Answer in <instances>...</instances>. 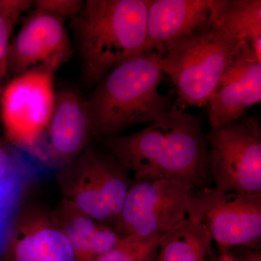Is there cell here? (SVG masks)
Here are the masks:
<instances>
[{
	"label": "cell",
	"instance_id": "277c9868",
	"mask_svg": "<svg viewBox=\"0 0 261 261\" xmlns=\"http://www.w3.org/2000/svg\"><path fill=\"white\" fill-rule=\"evenodd\" d=\"M235 39L212 21L180 38L160 58L163 73L176 87L180 109L207 106L211 94L239 47Z\"/></svg>",
	"mask_w": 261,
	"mask_h": 261
},
{
	"label": "cell",
	"instance_id": "ba28073f",
	"mask_svg": "<svg viewBox=\"0 0 261 261\" xmlns=\"http://www.w3.org/2000/svg\"><path fill=\"white\" fill-rule=\"evenodd\" d=\"M195 191L177 182L133 179L115 230L122 238L162 236L185 219Z\"/></svg>",
	"mask_w": 261,
	"mask_h": 261
},
{
	"label": "cell",
	"instance_id": "ac0fdd59",
	"mask_svg": "<svg viewBox=\"0 0 261 261\" xmlns=\"http://www.w3.org/2000/svg\"><path fill=\"white\" fill-rule=\"evenodd\" d=\"M53 212L71 247L74 261H95L92 240L99 223L64 199Z\"/></svg>",
	"mask_w": 261,
	"mask_h": 261
},
{
	"label": "cell",
	"instance_id": "6da1fadb",
	"mask_svg": "<svg viewBox=\"0 0 261 261\" xmlns=\"http://www.w3.org/2000/svg\"><path fill=\"white\" fill-rule=\"evenodd\" d=\"M202 118L174 105L143 129L102 139L103 145L133 173V179L166 180L200 190L211 178Z\"/></svg>",
	"mask_w": 261,
	"mask_h": 261
},
{
	"label": "cell",
	"instance_id": "30bf717a",
	"mask_svg": "<svg viewBox=\"0 0 261 261\" xmlns=\"http://www.w3.org/2000/svg\"><path fill=\"white\" fill-rule=\"evenodd\" d=\"M64 21L47 12L34 10L10 46L7 74L15 78L38 70L55 74L73 53Z\"/></svg>",
	"mask_w": 261,
	"mask_h": 261
},
{
	"label": "cell",
	"instance_id": "603a6c76",
	"mask_svg": "<svg viewBox=\"0 0 261 261\" xmlns=\"http://www.w3.org/2000/svg\"><path fill=\"white\" fill-rule=\"evenodd\" d=\"M33 6H35V1L0 0V16L12 32L20 15Z\"/></svg>",
	"mask_w": 261,
	"mask_h": 261
},
{
	"label": "cell",
	"instance_id": "5b68a950",
	"mask_svg": "<svg viewBox=\"0 0 261 261\" xmlns=\"http://www.w3.org/2000/svg\"><path fill=\"white\" fill-rule=\"evenodd\" d=\"M54 73L33 70L3 87L0 116L7 142L39 159V145L54 108Z\"/></svg>",
	"mask_w": 261,
	"mask_h": 261
},
{
	"label": "cell",
	"instance_id": "8992f818",
	"mask_svg": "<svg viewBox=\"0 0 261 261\" xmlns=\"http://www.w3.org/2000/svg\"><path fill=\"white\" fill-rule=\"evenodd\" d=\"M187 214L219 245L222 253L231 247L255 248L260 245L261 193L205 187L194 192Z\"/></svg>",
	"mask_w": 261,
	"mask_h": 261
},
{
	"label": "cell",
	"instance_id": "7a4b0ae2",
	"mask_svg": "<svg viewBox=\"0 0 261 261\" xmlns=\"http://www.w3.org/2000/svg\"><path fill=\"white\" fill-rule=\"evenodd\" d=\"M149 0H87L71 20L84 80L97 85L145 51Z\"/></svg>",
	"mask_w": 261,
	"mask_h": 261
},
{
	"label": "cell",
	"instance_id": "2e32d148",
	"mask_svg": "<svg viewBox=\"0 0 261 261\" xmlns=\"http://www.w3.org/2000/svg\"><path fill=\"white\" fill-rule=\"evenodd\" d=\"M210 20L231 37L250 44L261 60L260 0H212Z\"/></svg>",
	"mask_w": 261,
	"mask_h": 261
},
{
	"label": "cell",
	"instance_id": "3957f363",
	"mask_svg": "<svg viewBox=\"0 0 261 261\" xmlns=\"http://www.w3.org/2000/svg\"><path fill=\"white\" fill-rule=\"evenodd\" d=\"M161 56L144 51L111 70L87 99L94 136L121 135L135 125L149 123L174 106L172 96L161 94Z\"/></svg>",
	"mask_w": 261,
	"mask_h": 261
},
{
	"label": "cell",
	"instance_id": "d4e9b609",
	"mask_svg": "<svg viewBox=\"0 0 261 261\" xmlns=\"http://www.w3.org/2000/svg\"><path fill=\"white\" fill-rule=\"evenodd\" d=\"M212 261H238V259L230 255L228 252H224L219 258L214 259Z\"/></svg>",
	"mask_w": 261,
	"mask_h": 261
},
{
	"label": "cell",
	"instance_id": "44dd1931",
	"mask_svg": "<svg viewBox=\"0 0 261 261\" xmlns=\"http://www.w3.org/2000/svg\"><path fill=\"white\" fill-rule=\"evenodd\" d=\"M84 3L82 0H37L35 6L36 9L47 12L63 20H73L80 14Z\"/></svg>",
	"mask_w": 261,
	"mask_h": 261
},
{
	"label": "cell",
	"instance_id": "ffe728a7",
	"mask_svg": "<svg viewBox=\"0 0 261 261\" xmlns=\"http://www.w3.org/2000/svg\"><path fill=\"white\" fill-rule=\"evenodd\" d=\"M13 148L0 139V187L23 188L22 162Z\"/></svg>",
	"mask_w": 261,
	"mask_h": 261
},
{
	"label": "cell",
	"instance_id": "52a82bcc",
	"mask_svg": "<svg viewBox=\"0 0 261 261\" xmlns=\"http://www.w3.org/2000/svg\"><path fill=\"white\" fill-rule=\"evenodd\" d=\"M205 138L211 147V176L216 188L243 194L261 193V128L253 117H243Z\"/></svg>",
	"mask_w": 261,
	"mask_h": 261
},
{
	"label": "cell",
	"instance_id": "9c48e42d",
	"mask_svg": "<svg viewBox=\"0 0 261 261\" xmlns=\"http://www.w3.org/2000/svg\"><path fill=\"white\" fill-rule=\"evenodd\" d=\"M0 261H74L53 211L20 202L0 242Z\"/></svg>",
	"mask_w": 261,
	"mask_h": 261
},
{
	"label": "cell",
	"instance_id": "4fadbf2b",
	"mask_svg": "<svg viewBox=\"0 0 261 261\" xmlns=\"http://www.w3.org/2000/svg\"><path fill=\"white\" fill-rule=\"evenodd\" d=\"M212 0H149L145 51L160 56L180 38L210 21Z\"/></svg>",
	"mask_w": 261,
	"mask_h": 261
},
{
	"label": "cell",
	"instance_id": "e0dca14e",
	"mask_svg": "<svg viewBox=\"0 0 261 261\" xmlns=\"http://www.w3.org/2000/svg\"><path fill=\"white\" fill-rule=\"evenodd\" d=\"M212 242L203 228L183 219L161 236L157 261H212Z\"/></svg>",
	"mask_w": 261,
	"mask_h": 261
},
{
	"label": "cell",
	"instance_id": "8fae6325",
	"mask_svg": "<svg viewBox=\"0 0 261 261\" xmlns=\"http://www.w3.org/2000/svg\"><path fill=\"white\" fill-rule=\"evenodd\" d=\"M93 137L87 100L74 89H59L39 142L38 160L61 167L82 154Z\"/></svg>",
	"mask_w": 261,
	"mask_h": 261
},
{
	"label": "cell",
	"instance_id": "7402d4cb",
	"mask_svg": "<svg viewBox=\"0 0 261 261\" xmlns=\"http://www.w3.org/2000/svg\"><path fill=\"white\" fill-rule=\"evenodd\" d=\"M23 189L0 187V242L13 213L20 203Z\"/></svg>",
	"mask_w": 261,
	"mask_h": 261
},
{
	"label": "cell",
	"instance_id": "7c38bea8",
	"mask_svg": "<svg viewBox=\"0 0 261 261\" xmlns=\"http://www.w3.org/2000/svg\"><path fill=\"white\" fill-rule=\"evenodd\" d=\"M261 100V60L244 42L228 63L211 94L207 107L211 128L243 118Z\"/></svg>",
	"mask_w": 261,
	"mask_h": 261
},
{
	"label": "cell",
	"instance_id": "4316f807",
	"mask_svg": "<svg viewBox=\"0 0 261 261\" xmlns=\"http://www.w3.org/2000/svg\"><path fill=\"white\" fill-rule=\"evenodd\" d=\"M2 92H0V97H1Z\"/></svg>",
	"mask_w": 261,
	"mask_h": 261
},
{
	"label": "cell",
	"instance_id": "cb8c5ba5",
	"mask_svg": "<svg viewBox=\"0 0 261 261\" xmlns=\"http://www.w3.org/2000/svg\"><path fill=\"white\" fill-rule=\"evenodd\" d=\"M11 31L0 16V92H3V82L8 73L9 39Z\"/></svg>",
	"mask_w": 261,
	"mask_h": 261
},
{
	"label": "cell",
	"instance_id": "5bb4252c",
	"mask_svg": "<svg viewBox=\"0 0 261 261\" xmlns=\"http://www.w3.org/2000/svg\"><path fill=\"white\" fill-rule=\"evenodd\" d=\"M63 198L99 224L115 229L117 220L84 167L80 156L57 168Z\"/></svg>",
	"mask_w": 261,
	"mask_h": 261
},
{
	"label": "cell",
	"instance_id": "484cf974",
	"mask_svg": "<svg viewBox=\"0 0 261 261\" xmlns=\"http://www.w3.org/2000/svg\"><path fill=\"white\" fill-rule=\"evenodd\" d=\"M238 261H261V255L260 252H255L252 254L250 257H247L246 260H239Z\"/></svg>",
	"mask_w": 261,
	"mask_h": 261
},
{
	"label": "cell",
	"instance_id": "d6986e66",
	"mask_svg": "<svg viewBox=\"0 0 261 261\" xmlns=\"http://www.w3.org/2000/svg\"><path fill=\"white\" fill-rule=\"evenodd\" d=\"M161 236L122 238L116 246L95 261H153Z\"/></svg>",
	"mask_w": 261,
	"mask_h": 261
},
{
	"label": "cell",
	"instance_id": "9a60e30c",
	"mask_svg": "<svg viewBox=\"0 0 261 261\" xmlns=\"http://www.w3.org/2000/svg\"><path fill=\"white\" fill-rule=\"evenodd\" d=\"M80 157L118 221L132 180L129 171L110 152L87 146Z\"/></svg>",
	"mask_w": 261,
	"mask_h": 261
}]
</instances>
